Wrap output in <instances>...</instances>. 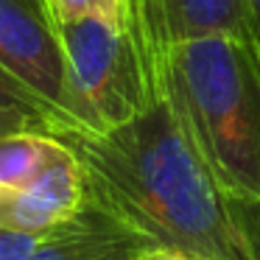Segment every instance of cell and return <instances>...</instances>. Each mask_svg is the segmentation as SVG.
I'll return each instance as SVG.
<instances>
[{
    "label": "cell",
    "instance_id": "6da1fadb",
    "mask_svg": "<svg viewBox=\"0 0 260 260\" xmlns=\"http://www.w3.org/2000/svg\"><path fill=\"white\" fill-rule=\"evenodd\" d=\"M56 140L79 159L87 207L187 260H252L232 196L165 98L112 132L64 129Z\"/></svg>",
    "mask_w": 260,
    "mask_h": 260
},
{
    "label": "cell",
    "instance_id": "7a4b0ae2",
    "mask_svg": "<svg viewBox=\"0 0 260 260\" xmlns=\"http://www.w3.org/2000/svg\"><path fill=\"white\" fill-rule=\"evenodd\" d=\"M159 95L218 185L260 199V48L243 37L174 45L157 62Z\"/></svg>",
    "mask_w": 260,
    "mask_h": 260
},
{
    "label": "cell",
    "instance_id": "3957f363",
    "mask_svg": "<svg viewBox=\"0 0 260 260\" xmlns=\"http://www.w3.org/2000/svg\"><path fill=\"white\" fill-rule=\"evenodd\" d=\"M73 129L104 135L159 101L154 64L132 23L87 17L59 25Z\"/></svg>",
    "mask_w": 260,
    "mask_h": 260
},
{
    "label": "cell",
    "instance_id": "277c9868",
    "mask_svg": "<svg viewBox=\"0 0 260 260\" xmlns=\"http://www.w3.org/2000/svg\"><path fill=\"white\" fill-rule=\"evenodd\" d=\"M0 68L70 120L68 59L45 0H0Z\"/></svg>",
    "mask_w": 260,
    "mask_h": 260
},
{
    "label": "cell",
    "instance_id": "5b68a950",
    "mask_svg": "<svg viewBox=\"0 0 260 260\" xmlns=\"http://www.w3.org/2000/svg\"><path fill=\"white\" fill-rule=\"evenodd\" d=\"M87 207L84 174L76 154L53 137L45 162L25 185L0 190V226L25 235H48Z\"/></svg>",
    "mask_w": 260,
    "mask_h": 260
},
{
    "label": "cell",
    "instance_id": "8992f818",
    "mask_svg": "<svg viewBox=\"0 0 260 260\" xmlns=\"http://www.w3.org/2000/svg\"><path fill=\"white\" fill-rule=\"evenodd\" d=\"M135 20L154 73L159 56L182 42L204 37L252 40L246 0H135Z\"/></svg>",
    "mask_w": 260,
    "mask_h": 260
},
{
    "label": "cell",
    "instance_id": "52a82bcc",
    "mask_svg": "<svg viewBox=\"0 0 260 260\" xmlns=\"http://www.w3.org/2000/svg\"><path fill=\"white\" fill-rule=\"evenodd\" d=\"M151 241L95 207H84L76 218L42 235L25 260H143Z\"/></svg>",
    "mask_w": 260,
    "mask_h": 260
},
{
    "label": "cell",
    "instance_id": "ba28073f",
    "mask_svg": "<svg viewBox=\"0 0 260 260\" xmlns=\"http://www.w3.org/2000/svg\"><path fill=\"white\" fill-rule=\"evenodd\" d=\"M70 129L68 120L17 76L0 68V137L9 135H45L56 137Z\"/></svg>",
    "mask_w": 260,
    "mask_h": 260
},
{
    "label": "cell",
    "instance_id": "9c48e42d",
    "mask_svg": "<svg viewBox=\"0 0 260 260\" xmlns=\"http://www.w3.org/2000/svg\"><path fill=\"white\" fill-rule=\"evenodd\" d=\"M53 137L45 135H9L0 137V190L20 187L37 174L48 157Z\"/></svg>",
    "mask_w": 260,
    "mask_h": 260
},
{
    "label": "cell",
    "instance_id": "30bf717a",
    "mask_svg": "<svg viewBox=\"0 0 260 260\" xmlns=\"http://www.w3.org/2000/svg\"><path fill=\"white\" fill-rule=\"evenodd\" d=\"M45 6L56 25L76 23V20H87V17H104V20H115V23L137 25L135 0H45Z\"/></svg>",
    "mask_w": 260,
    "mask_h": 260
},
{
    "label": "cell",
    "instance_id": "8fae6325",
    "mask_svg": "<svg viewBox=\"0 0 260 260\" xmlns=\"http://www.w3.org/2000/svg\"><path fill=\"white\" fill-rule=\"evenodd\" d=\"M232 207H235L238 224H241L243 238H246L249 254H252V260H260V199L257 202L232 199Z\"/></svg>",
    "mask_w": 260,
    "mask_h": 260
},
{
    "label": "cell",
    "instance_id": "7c38bea8",
    "mask_svg": "<svg viewBox=\"0 0 260 260\" xmlns=\"http://www.w3.org/2000/svg\"><path fill=\"white\" fill-rule=\"evenodd\" d=\"M42 235H25L0 226V260H25L37 249Z\"/></svg>",
    "mask_w": 260,
    "mask_h": 260
},
{
    "label": "cell",
    "instance_id": "4fadbf2b",
    "mask_svg": "<svg viewBox=\"0 0 260 260\" xmlns=\"http://www.w3.org/2000/svg\"><path fill=\"white\" fill-rule=\"evenodd\" d=\"M246 17H249V34L254 45L260 48V0H246Z\"/></svg>",
    "mask_w": 260,
    "mask_h": 260
},
{
    "label": "cell",
    "instance_id": "5bb4252c",
    "mask_svg": "<svg viewBox=\"0 0 260 260\" xmlns=\"http://www.w3.org/2000/svg\"><path fill=\"white\" fill-rule=\"evenodd\" d=\"M143 260H187V257L174 254V252H168V249H151V252H148Z\"/></svg>",
    "mask_w": 260,
    "mask_h": 260
}]
</instances>
